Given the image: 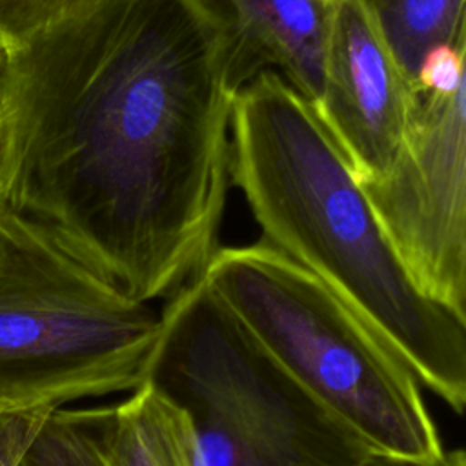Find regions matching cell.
<instances>
[{"mask_svg":"<svg viewBox=\"0 0 466 466\" xmlns=\"http://www.w3.org/2000/svg\"><path fill=\"white\" fill-rule=\"evenodd\" d=\"M255 75L222 0H67L0 71V206L126 297H173L218 248Z\"/></svg>","mask_w":466,"mask_h":466,"instance_id":"cell-1","label":"cell"},{"mask_svg":"<svg viewBox=\"0 0 466 466\" xmlns=\"http://www.w3.org/2000/svg\"><path fill=\"white\" fill-rule=\"evenodd\" d=\"M231 184L266 244L317 277L455 413L466 406V320L428 299L384 237L309 102L262 69L231 113Z\"/></svg>","mask_w":466,"mask_h":466,"instance_id":"cell-2","label":"cell"},{"mask_svg":"<svg viewBox=\"0 0 466 466\" xmlns=\"http://www.w3.org/2000/svg\"><path fill=\"white\" fill-rule=\"evenodd\" d=\"M200 275L308 397L371 453L444 459L411 368L308 269L260 240L218 246Z\"/></svg>","mask_w":466,"mask_h":466,"instance_id":"cell-3","label":"cell"},{"mask_svg":"<svg viewBox=\"0 0 466 466\" xmlns=\"http://www.w3.org/2000/svg\"><path fill=\"white\" fill-rule=\"evenodd\" d=\"M142 384L184 413L204 466H355L371 453L268 355L202 275L160 311Z\"/></svg>","mask_w":466,"mask_h":466,"instance_id":"cell-4","label":"cell"},{"mask_svg":"<svg viewBox=\"0 0 466 466\" xmlns=\"http://www.w3.org/2000/svg\"><path fill=\"white\" fill-rule=\"evenodd\" d=\"M160 313L0 206V411L133 391Z\"/></svg>","mask_w":466,"mask_h":466,"instance_id":"cell-5","label":"cell"},{"mask_svg":"<svg viewBox=\"0 0 466 466\" xmlns=\"http://www.w3.org/2000/svg\"><path fill=\"white\" fill-rule=\"evenodd\" d=\"M464 84L419 91L390 171L359 184L413 284L466 320Z\"/></svg>","mask_w":466,"mask_h":466,"instance_id":"cell-6","label":"cell"},{"mask_svg":"<svg viewBox=\"0 0 466 466\" xmlns=\"http://www.w3.org/2000/svg\"><path fill=\"white\" fill-rule=\"evenodd\" d=\"M417 95L370 0H326L322 86L309 106L359 184L390 171Z\"/></svg>","mask_w":466,"mask_h":466,"instance_id":"cell-7","label":"cell"},{"mask_svg":"<svg viewBox=\"0 0 466 466\" xmlns=\"http://www.w3.org/2000/svg\"><path fill=\"white\" fill-rule=\"evenodd\" d=\"M255 73L277 71L309 104L322 86L326 0H222Z\"/></svg>","mask_w":466,"mask_h":466,"instance_id":"cell-8","label":"cell"},{"mask_svg":"<svg viewBox=\"0 0 466 466\" xmlns=\"http://www.w3.org/2000/svg\"><path fill=\"white\" fill-rule=\"evenodd\" d=\"M104 466H204L184 413L147 384L115 404Z\"/></svg>","mask_w":466,"mask_h":466,"instance_id":"cell-9","label":"cell"},{"mask_svg":"<svg viewBox=\"0 0 466 466\" xmlns=\"http://www.w3.org/2000/svg\"><path fill=\"white\" fill-rule=\"evenodd\" d=\"M115 404L38 410L16 466H104Z\"/></svg>","mask_w":466,"mask_h":466,"instance_id":"cell-10","label":"cell"},{"mask_svg":"<svg viewBox=\"0 0 466 466\" xmlns=\"http://www.w3.org/2000/svg\"><path fill=\"white\" fill-rule=\"evenodd\" d=\"M370 4L411 78L431 47L466 38L464 0H370Z\"/></svg>","mask_w":466,"mask_h":466,"instance_id":"cell-11","label":"cell"},{"mask_svg":"<svg viewBox=\"0 0 466 466\" xmlns=\"http://www.w3.org/2000/svg\"><path fill=\"white\" fill-rule=\"evenodd\" d=\"M67 0H0V40L11 53L36 33Z\"/></svg>","mask_w":466,"mask_h":466,"instance_id":"cell-12","label":"cell"},{"mask_svg":"<svg viewBox=\"0 0 466 466\" xmlns=\"http://www.w3.org/2000/svg\"><path fill=\"white\" fill-rule=\"evenodd\" d=\"M464 38L455 44H439L431 47L415 71L419 91H453L464 84Z\"/></svg>","mask_w":466,"mask_h":466,"instance_id":"cell-13","label":"cell"},{"mask_svg":"<svg viewBox=\"0 0 466 466\" xmlns=\"http://www.w3.org/2000/svg\"><path fill=\"white\" fill-rule=\"evenodd\" d=\"M38 410L0 411V466H16L18 455Z\"/></svg>","mask_w":466,"mask_h":466,"instance_id":"cell-14","label":"cell"},{"mask_svg":"<svg viewBox=\"0 0 466 466\" xmlns=\"http://www.w3.org/2000/svg\"><path fill=\"white\" fill-rule=\"evenodd\" d=\"M355 466H444V459L435 464H426V462H415V461H404V459H395L380 453H370L362 462Z\"/></svg>","mask_w":466,"mask_h":466,"instance_id":"cell-15","label":"cell"},{"mask_svg":"<svg viewBox=\"0 0 466 466\" xmlns=\"http://www.w3.org/2000/svg\"><path fill=\"white\" fill-rule=\"evenodd\" d=\"M444 466H466V453L464 450L457 448L444 453Z\"/></svg>","mask_w":466,"mask_h":466,"instance_id":"cell-16","label":"cell"},{"mask_svg":"<svg viewBox=\"0 0 466 466\" xmlns=\"http://www.w3.org/2000/svg\"><path fill=\"white\" fill-rule=\"evenodd\" d=\"M7 56H9V51H7V47L4 46V42L0 40V71H2V67H4V64H5V60H7Z\"/></svg>","mask_w":466,"mask_h":466,"instance_id":"cell-17","label":"cell"}]
</instances>
